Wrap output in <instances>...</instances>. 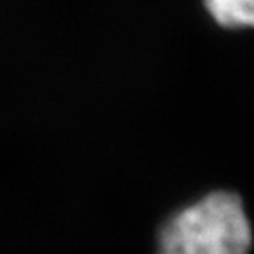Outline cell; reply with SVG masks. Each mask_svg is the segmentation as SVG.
<instances>
[{
    "mask_svg": "<svg viewBox=\"0 0 254 254\" xmlns=\"http://www.w3.org/2000/svg\"><path fill=\"white\" fill-rule=\"evenodd\" d=\"M254 224L244 198L215 189L171 212L155 233V254H251Z\"/></svg>",
    "mask_w": 254,
    "mask_h": 254,
    "instance_id": "1",
    "label": "cell"
},
{
    "mask_svg": "<svg viewBox=\"0 0 254 254\" xmlns=\"http://www.w3.org/2000/svg\"><path fill=\"white\" fill-rule=\"evenodd\" d=\"M203 9L217 27L254 30V0H201Z\"/></svg>",
    "mask_w": 254,
    "mask_h": 254,
    "instance_id": "2",
    "label": "cell"
}]
</instances>
